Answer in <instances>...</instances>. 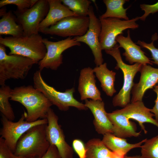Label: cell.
<instances>
[{
	"instance_id": "1f68e13d",
	"label": "cell",
	"mask_w": 158,
	"mask_h": 158,
	"mask_svg": "<svg viewBox=\"0 0 158 158\" xmlns=\"http://www.w3.org/2000/svg\"><path fill=\"white\" fill-rule=\"evenodd\" d=\"M72 145L74 150L79 158H86V151L85 145L81 140L78 139L73 140Z\"/></svg>"
},
{
	"instance_id": "e575fe53",
	"label": "cell",
	"mask_w": 158,
	"mask_h": 158,
	"mask_svg": "<svg viewBox=\"0 0 158 158\" xmlns=\"http://www.w3.org/2000/svg\"><path fill=\"white\" fill-rule=\"evenodd\" d=\"M154 91L156 93L157 97L155 101V104L150 111L153 113L155 116L156 120L158 122V84L154 87Z\"/></svg>"
},
{
	"instance_id": "4fadbf2b",
	"label": "cell",
	"mask_w": 158,
	"mask_h": 158,
	"mask_svg": "<svg viewBox=\"0 0 158 158\" xmlns=\"http://www.w3.org/2000/svg\"><path fill=\"white\" fill-rule=\"evenodd\" d=\"M48 123L46 128L47 139L50 145L57 148L61 158H73V148L66 141L61 126L58 123V118L50 108L47 114Z\"/></svg>"
},
{
	"instance_id": "9c48e42d",
	"label": "cell",
	"mask_w": 158,
	"mask_h": 158,
	"mask_svg": "<svg viewBox=\"0 0 158 158\" xmlns=\"http://www.w3.org/2000/svg\"><path fill=\"white\" fill-rule=\"evenodd\" d=\"M26 112L24 111L19 120L16 122L10 121L1 114L2 127L0 131L1 137L14 153L18 141L20 137L28 130L35 126L47 124V118L40 119L33 122L25 120Z\"/></svg>"
},
{
	"instance_id": "7402d4cb",
	"label": "cell",
	"mask_w": 158,
	"mask_h": 158,
	"mask_svg": "<svg viewBox=\"0 0 158 158\" xmlns=\"http://www.w3.org/2000/svg\"><path fill=\"white\" fill-rule=\"evenodd\" d=\"M103 135L102 140L108 148L124 155L132 149L140 147L147 139L146 138L139 142L132 144L127 142L125 138L118 137L112 133H107Z\"/></svg>"
},
{
	"instance_id": "9a60e30c",
	"label": "cell",
	"mask_w": 158,
	"mask_h": 158,
	"mask_svg": "<svg viewBox=\"0 0 158 158\" xmlns=\"http://www.w3.org/2000/svg\"><path fill=\"white\" fill-rule=\"evenodd\" d=\"M116 40L119 44V48H122L125 50V51L122 55L125 56L126 60L130 64L138 63L142 65L153 64L152 61L141 50V47L137 45L132 40L129 30H128L127 37L120 35L117 36Z\"/></svg>"
},
{
	"instance_id": "484cf974",
	"label": "cell",
	"mask_w": 158,
	"mask_h": 158,
	"mask_svg": "<svg viewBox=\"0 0 158 158\" xmlns=\"http://www.w3.org/2000/svg\"><path fill=\"white\" fill-rule=\"evenodd\" d=\"M12 89L7 85L0 88V111L1 114L8 120L13 121L15 118L13 109L9 102Z\"/></svg>"
},
{
	"instance_id": "cb8c5ba5",
	"label": "cell",
	"mask_w": 158,
	"mask_h": 158,
	"mask_svg": "<svg viewBox=\"0 0 158 158\" xmlns=\"http://www.w3.org/2000/svg\"><path fill=\"white\" fill-rule=\"evenodd\" d=\"M0 35L13 37L23 35V29L17 23L16 16L11 11L7 12L0 20Z\"/></svg>"
},
{
	"instance_id": "3957f363",
	"label": "cell",
	"mask_w": 158,
	"mask_h": 158,
	"mask_svg": "<svg viewBox=\"0 0 158 158\" xmlns=\"http://www.w3.org/2000/svg\"><path fill=\"white\" fill-rule=\"evenodd\" d=\"M47 124L35 126L24 133L17 142L14 155L28 158L43 156L50 145L46 133Z\"/></svg>"
},
{
	"instance_id": "6da1fadb",
	"label": "cell",
	"mask_w": 158,
	"mask_h": 158,
	"mask_svg": "<svg viewBox=\"0 0 158 158\" xmlns=\"http://www.w3.org/2000/svg\"><path fill=\"white\" fill-rule=\"evenodd\" d=\"M10 100L18 102L25 107V120L29 122L47 118L53 105L41 92L31 85L21 86L12 89Z\"/></svg>"
},
{
	"instance_id": "5b68a950",
	"label": "cell",
	"mask_w": 158,
	"mask_h": 158,
	"mask_svg": "<svg viewBox=\"0 0 158 158\" xmlns=\"http://www.w3.org/2000/svg\"><path fill=\"white\" fill-rule=\"evenodd\" d=\"M105 51L116 60L117 63L115 68L120 69L123 74V86L112 100L114 107L119 106L123 108L130 103L131 90L134 83L133 79L137 73L140 71L142 64L136 63L129 65L125 63L122 59L118 45L117 44L112 49Z\"/></svg>"
},
{
	"instance_id": "7a4b0ae2",
	"label": "cell",
	"mask_w": 158,
	"mask_h": 158,
	"mask_svg": "<svg viewBox=\"0 0 158 158\" xmlns=\"http://www.w3.org/2000/svg\"><path fill=\"white\" fill-rule=\"evenodd\" d=\"M0 44L9 48L8 54L26 57L38 63L45 56L47 49L39 34L18 37L0 36Z\"/></svg>"
},
{
	"instance_id": "ba28073f",
	"label": "cell",
	"mask_w": 158,
	"mask_h": 158,
	"mask_svg": "<svg viewBox=\"0 0 158 158\" xmlns=\"http://www.w3.org/2000/svg\"><path fill=\"white\" fill-rule=\"evenodd\" d=\"M49 9L47 0H38L29 8L13 11L17 23L23 29V35L39 34V25L47 16Z\"/></svg>"
},
{
	"instance_id": "f546056e",
	"label": "cell",
	"mask_w": 158,
	"mask_h": 158,
	"mask_svg": "<svg viewBox=\"0 0 158 158\" xmlns=\"http://www.w3.org/2000/svg\"><path fill=\"white\" fill-rule=\"evenodd\" d=\"M158 38L157 34L153 35L152 38V41L150 43H147L143 41L138 40L136 43L142 47L145 48L150 51L151 54L152 59L153 61L152 62L158 66V48L155 47L154 42Z\"/></svg>"
},
{
	"instance_id": "4316f807",
	"label": "cell",
	"mask_w": 158,
	"mask_h": 158,
	"mask_svg": "<svg viewBox=\"0 0 158 158\" xmlns=\"http://www.w3.org/2000/svg\"><path fill=\"white\" fill-rule=\"evenodd\" d=\"M62 4L77 16H88L92 2L88 0H61Z\"/></svg>"
},
{
	"instance_id": "8d00e7d4",
	"label": "cell",
	"mask_w": 158,
	"mask_h": 158,
	"mask_svg": "<svg viewBox=\"0 0 158 158\" xmlns=\"http://www.w3.org/2000/svg\"><path fill=\"white\" fill-rule=\"evenodd\" d=\"M124 158H143L141 156H136L132 157L125 156Z\"/></svg>"
},
{
	"instance_id": "8fae6325",
	"label": "cell",
	"mask_w": 158,
	"mask_h": 158,
	"mask_svg": "<svg viewBox=\"0 0 158 158\" xmlns=\"http://www.w3.org/2000/svg\"><path fill=\"white\" fill-rule=\"evenodd\" d=\"M43 42L46 47L47 52L44 58L38 63L39 70L40 71L44 68L57 70L63 63V52L70 47L81 45L80 42L72 37L56 42L43 38Z\"/></svg>"
},
{
	"instance_id": "7c38bea8",
	"label": "cell",
	"mask_w": 158,
	"mask_h": 158,
	"mask_svg": "<svg viewBox=\"0 0 158 158\" xmlns=\"http://www.w3.org/2000/svg\"><path fill=\"white\" fill-rule=\"evenodd\" d=\"M88 16L90 22L87 32L83 36L75 37L73 38L76 41L84 43L89 46L94 55L95 63L96 66H98L102 64L104 61L99 41L101 25L92 5L89 8Z\"/></svg>"
},
{
	"instance_id": "83f0119b",
	"label": "cell",
	"mask_w": 158,
	"mask_h": 158,
	"mask_svg": "<svg viewBox=\"0 0 158 158\" xmlns=\"http://www.w3.org/2000/svg\"><path fill=\"white\" fill-rule=\"evenodd\" d=\"M140 147L143 158H158V135L147 139Z\"/></svg>"
},
{
	"instance_id": "5bb4252c",
	"label": "cell",
	"mask_w": 158,
	"mask_h": 158,
	"mask_svg": "<svg viewBox=\"0 0 158 158\" xmlns=\"http://www.w3.org/2000/svg\"><path fill=\"white\" fill-rule=\"evenodd\" d=\"M140 72L141 75L139 81L134 83L131 90V102L142 101L146 91L158 84V68L147 64L142 65Z\"/></svg>"
},
{
	"instance_id": "30bf717a",
	"label": "cell",
	"mask_w": 158,
	"mask_h": 158,
	"mask_svg": "<svg viewBox=\"0 0 158 158\" xmlns=\"http://www.w3.org/2000/svg\"><path fill=\"white\" fill-rule=\"evenodd\" d=\"M89 22L88 16H69L40 32L45 35H56L62 37L81 36L87 32Z\"/></svg>"
},
{
	"instance_id": "d6986e66",
	"label": "cell",
	"mask_w": 158,
	"mask_h": 158,
	"mask_svg": "<svg viewBox=\"0 0 158 158\" xmlns=\"http://www.w3.org/2000/svg\"><path fill=\"white\" fill-rule=\"evenodd\" d=\"M107 116L113 126V134L121 138L137 137L141 131L136 132V126L126 116L116 110L111 113H107Z\"/></svg>"
},
{
	"instance_id": "4dcf8cb0",
	"label": "cell",
	"mask_w": 158,
	"mask_h": 158,
	"mask_svg": "<svg viewBox=\"0 0 158 158\" xmlns=\"http://www.w3.org/2000/svg\"><path fill=\"white\" fill-rule=\"evenodd\" d=\"M140 7L142 10L144 11V13L142 15L139 17V19L144 21L150 14H153L158 11V1L152 5L140 4Z\"/></svg>"
},
{
	"instance_id": "2e32d148",
	"label": "cell",
	"mask_w": 158,
	"mask_h": 158,
	"mask_svg": "<svg viewBox=\"0 0 158 158\" xmlns=\"http://www.w3.org/2000/svg\"><path fill=\"white\" fill-rule=\"evenodd\" d=\"M84 104L94 116L93 123L97 133L103 135L109 133L113 134V126L107 116L104 102L87 99L85 100Z\"/></svg>"
},
{
	"instance_id": "74e56055",
	"label": "cell",
	"mask_w": 158,
	"mask_h": 158,
	"mask_svg": "<svg viewBox=\"0 0 158 158\" xmlns=\"http://www.w3.org/2000/svg\"><path fill=\"white\" fill-rule=\"evenodd\" d=\"M13 158H28L20 156H17L14 155Z\"/></svg>"
},
{
	"instance_id": "44dd1931",
	"label": "cell",
	"mask_w": 158,
	"mask_h": 158,
	"mask_svg": "<svg viewBox=\"0 0 158 158\" xmlns=\"http://www.w3.org/2000/svg\"><path fill=\"white\" fill-rule=\"evenodd\" d=\"M86 158H124L125 155L112 151L100 139H91L86 143Z\"/></svg>"
},
{
	"instance_id": "ffe728a7",
	"label": "cell",
	"mask_w": 158,
	"mask_h": 158,
	"mask_svg": "<svg viewBox=\"0 0 158 158\" xmlns=\"http://www.w3.org/2000/svg\"><path fill=\"white\" fill-rule=\"evenodd\" d=\"M49 6L48 13L39 27V32L52 26L63 19L69 16H77L63 4L61 0H47Z\"/></svg>"
},
{
	"instance_id": "f1b7e54d",
	"label": "cell",
	"mask_w": 158,
	"mask_h": 158,
	"mask_svg": "<svg viewBox=\"0 0 158 158\" xmlns=\"http://www.w3.org/2000/svg\"><path fill=\"white\" fill-rule=\"evenodd\" d=\"M38 0H1L0 1V7L1 8L7 5L13 4L17 6V10L20 11L31 7Z\"/></svg>"
},
{
	"instance_id": "d6a6232c",
	"label": "cell",
	"mask_w": 158,
	"mask_h": 158,
	"mask_svg": "<svg viewBox=\"0 0 158 158\" xmlns=\"http://www.w3.org/2000/svg\"><path fill=\"white\" fill-rule=\"evenodd\" d=\"M14 154L6 143L4 139L0 138V158H13Z\"/></svg>"
},
{
	"instance_id": "277c9868",
	"label": "cell",
	"mask_w": 158,
	"mask_h": 158,
	"mask_svg": "<svg viewBox=\"0 0 158 158\" xmlns=\"http://www.w3.org/2000/svg\"><path fill=\"white\" fill-rule=\"evenodd\" d=\"M5 47L0 44V85H5L10 79H23L26 77L34 61L29 58L7 54Z\"/></svg>"
},
{
	"instance_id": "8992f818",
	"label": "cell",
	"mask_w": 158,
	"mask_h": 158,
	"mask_svg": "<svg viewBox=\"0 0 158 158\" xmlns=\"http://www.w3.org/2000/svg\"><path fill=\"white\" fill-rule=\"evenodd\" d=\"M33 82L34 87L41 92L52 104L56 106L60 110L66 111L71 107L80 110L88 109L84 104L78 102L74 97V88L67 89L64 92L56 90L44 81L40 70L34 73Z\"/></svg>"
},
{
	"instance_id": "d590c367",
	"label": "cell",
	"mask_w": 158,
	"mask_h": 158,
	"mask_svg": "<svg viewBox=\"0 0 158 158\" xmlns=\"http://www.w3.org/2000/svg\"><path fill=\"white\" fill-rule=\"evenodd\" d=\"M6 10V8L5 6L1 8L0 10V16L1 17L3 16L7 12Z\"/></svg>"
},
{
	"instance_id": "d4e9b609",
	"label": "cell",
	"mask_w": 158,
	"mask_h": 158,
	"mask_svg": "<svg viewBox=\"0 0 158 158\" xmlns=\"http://www.w3.org/2000/svg\"><path fill=\"white\" fill-rule=\"evenodd\" d=\"M128 0H104L103 1L106 7V10L99 17L105 18H114L124 20H128L126 11L129 7L125 8L123 5Z\"/></svg>"
},
{
	"instance_id": "e0dca14e",
	"label": "cell",
	"mask_w": 158,
	"mask_h": 158,
	"mask_svg": "<svg viewBox=\"0 0 158 158\" xmlns=\"http://www.w3.org/2000/svg\"><path fill=\"white\" fill-rule=\"evenodd\" d=\"M129 119H133L138 122L141 129L146 134L147 131L143 125L144 123H151L158 128V122L153 118L154 114L150 109L146 107L142 101H137L128 104L125 107L118 110Z\"/></svg>"
},
{
	"instance_id": "ac0fdd59",
	"label": "cell",
	"mask_w": 158,
	"mask_h": 158,
	"mask_svg": "<svg viewBox=\"0 0 158 158\" xmlns=\"http://www.w3.org/2000/svg\"><path fill=\"white\" fill-rule=\"evenodd\" d=\"M94 73L93 69L90 67L85 68L80 71L78 90L82 100L89 98L102 101L100 92L96 85Z\"/></svg>"
},
{
	"instance_id": "603a6c76",
	"label": "cell",
	"mask_w": 158,
	"mask_h": 158,
	"mask_svg": "<svg viewBox=\"0 0 158 158\" xmlns=\"http://www.w3.org/2000/svg\"><path fill=\"white\" fill-rule=\"evenodd\" d=\"M93 70L103 90L107 96H112L116 92L114 86L116 73L109 70L106 63L96 66Z\"/></svg>"
},
{
	"instance_id": "836d02e7",
	"label": "cell",
	"mask_w": 158,
	"mask_h": 158,
	"mask_svg": "<svg viewBox=\"0 0 158 158\" xmlns=\"http://www.w3.org/2000/svg\"><path fill=\"white\" fill-rule=\"evenodd\" d=\"M40 158H61L56 147L53 145L50 146L45 154Z\"/></svg>"
},
{
	"instance_id": "52a82bcc",
	"label": "cell",
	"mask_w": 158,
	"mask_h": 158,
	"mask_svg": "<svg viewBox=\"0 0 158 158\" xmlns=\"http://www.w3.org/2000/svg\"><path fill=\"white\" fill-rule=\"evenodd\" d=\"M101 29L99 41L101 49L105 51L110 50L117 44L116 38L123 34L124 30L129 29L134 30L139 27L136 22L139 19L137 17L130 20H121L114 18H99Z\"/></svg>"
}]
</instances>
